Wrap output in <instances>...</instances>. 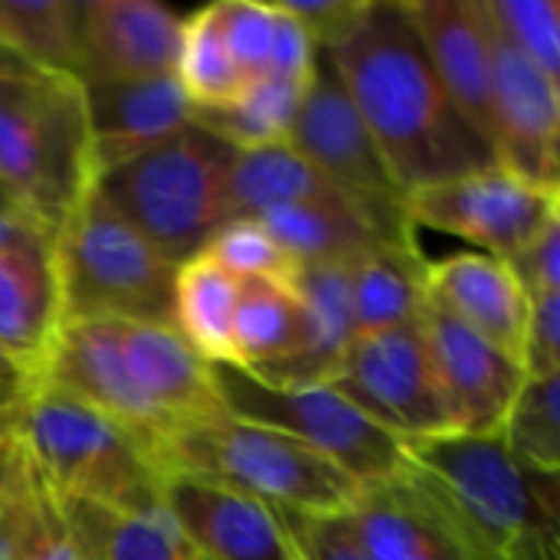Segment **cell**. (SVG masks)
Wrapping results in <instances>:
<instances>
[{
  "label": "cell",
  "mask_w": 560,
  "mask_h": 560,
  "mask_svg": "<svg viewBox=\"0 0 560 560\" xmlns=\"http://www.w3.org/2000/svg\"><path fill=\"white\" fill-rule=\"evenodd\" d=\"M377 141L394 184L417 187L492 167V148L453 108L407 0H364L322 49Z\"/></svg>",
  "instance_id": "6da1fadb"
},
{
  "label": "cell",
  "mask_w": 560,
  "mask_h": 560,
  "mask_svg": "<svg viewBox=\"0 0 560 560\" xmlns=\"http://www.w3.org/2000/svg\"><path fill=\"white\" fill-rule=\"evenodd\" d=\"M407 463L486 560H558L560 476L518 463L499 433L417 440Z\"/></svg>",
  "instance_id": "7a4b0ae2"
},
{
  "label": "cell",
  "mask_w": 560,
  "mask_h": 560,
  "mask_svg": "<svg viewBox=\"0 0 560 560\" xmlns=\"http://www.w3.org/2000/svg\"><path fill=\"white\" fill-rule=\"evenodd\" d=\"M62 325H174L177 266L89 190L52 233Z\"/></svg>",
  "instance_id": "3957f363"
},
{
  "label": "cell",
  "mask_w": 560,
  "mask_h": 560,
  "mask_svg": "<svg viewBox=\"0 0 560 560\" xmlns=\"http://www.w3.org/2000/svg\"><path fill=\"white\" fill-rule=\"evenodd\" d=\"M16 440L46 492L121 512L164 509V469L118 423L82 400L33 384L16 410Z\"/></svg>",
  "instance_id": "277c9868"
},
{
  "label": "cell",
  "mask_w": 560,
  "mask_h": 560,
  "mask_svg": "<svg viewBox=\"0 0 560 560\" xmlns=\"http://www.w3.org/2000/svg\"><path fill=\"white\" fill-rule=\"evenodd\" d=\"M233 148L200 125L95 177L92 190L174 266L197 256L226 223Z\"/></svg>",
  "instance_id": "5b68a950"
},
{
  "label": "cell",
  "mask_w": 560,
  "mask_h": 560,
  "mask_svg": "<svg viewBox=\"0 0 560 560\" xmlns=\"http://www.w3.org/2000/svg\"><path fill=\"white\" fill-rule=\"evenodd\" d=\"M92 180L79 79L26 72L7 85L0 92V190L56 233Z\"/></svg>",
  "instance_id": "8992f818"
},
{
  "label": "cell",
  "mask_w": 560,
  "mask_h": 560,
  "mask_svg": "<svg viewBox=\"0 0 560 560\" xmlns=\"http://www.w3.org/2000/svg\"><path fill=\"white\" fill-rule=\"evenodd\" d=\"M158 466L289 512H345L361 489L299 440L230 413L171 433L158 446Z\"/></svg>",
  "instance_id": "52a82bcc"
},
{
  "label": "cell",
  "mask_w": 560,
  "mask_h": 560,
  "mask_svg": "<svg viewBox=\"0 0 560 560\" xmlns=\"http://www.w3.org/2000/svg\"><path fill=\"white\" fill-rule=\"evenodd\" d=\"M213 377L230 417L299 440L358 486H374L407 469V446L368 420L328 381L266 384L236 364H213Z\"/></svg>",
  "instance_id": "ba28073f"
},
{
  "label": "cell",
  "mask_w": 560,
  "mask_h": 560,
  "mask_svg": "<svg viewBox=\"0 0 560 560\" xmlns=\"http://www.w3.org/2000/svg\"><path fill=\"white\" fill-rule=\"evenodd\" d=\"M328 384L404 446L456 433L420 318L358 335Z\"/></svg>",
  "instance_id": "9c48e42d"
},
{
  "label": "cell",
  "mask_w": 560,
  "mask_h": 560,
  "mask_svg": "<svg viewBox=\"0 0 560 560\" xmlns=\"http://www.w3.org/2000/svg\"><path fill=\"white\" fill-rule=\"evenodd\" d=\"M404 213L417 226L459 236L476 253L509 259L560 220V190L535 187L492 164L404 194Z\"/></svg>",
  "instance_id": "30bf717a"
},
{
  "label": "cell",
  "mask_w": 560,
  "mask_h": 560,
  "mask_svg": "<svg viewBox=\"0 0 560 560\" xmlns=\"http://www.w3.org/2000/svg\"><path fill=\"white\" fill-rule=\"evenodd\" d=\"M289 144L348 197L377 207H404V190L394 184L377 141L371 138L338 69L322 49L299 98Z\"/></svg>",
  "instance_id": "8fae6325"
},
{
  "label": "cell",
  "mask_w": 560,
  "mask_h": 560,
  "mask_svg": "<svg viewBox=\"0 0 560 560\" xmlns=\"http://www.w3.org/2000/svg\"><path fill=\"white\" fill-rule=\"evenodd\" d=\"M489 144L499 167L535 187L560 190V82L499 33Z\"/></svg>",
  "instance_id": "7c38bea8"
},
{
  "label": "cell",
  "mask_w": 560,
  "mask_h": 560,
  "mask_svg": "<svg viewBox=\"0 0 560 560\" xmlns=\"http://www.w3.org/2000/svg\"><path fill=\"white\" fill-rule=\"evenodd\" d=\"M62 328L52 230L30 217L0 220V351L33 381Z\"/></svg>",
  "instance_id": "4fadbf2b"
},
{
  "label": "cell",
  "mask_w": 560,
  "mask_h": 560,
  "mask_svg": "<svg viewBox=\"0 0 560 560\" xmlns=\"http://www.w3.org/2000/svg\"><path fill=\"white\" fill-rule=\"evenodd\" d=\"M420 328L427 335L456 433H499L515 394L525 384L522 364L486 338H479L476 331H469L466 325H459L433 302L423 305Z\"/></svg>",
  "instance_id": "5bb4252c"
},
{
  "label": "cell",
  "mask_w": 560,
  "mask_h": 560,
  "mask_svg": "<svg viewBox=\"0 0 560 560\" xmlns=\"http://www.w3.org/2000/svg\"><path fill=\"white\" fill-rule=\"evenodd\" d=\"M164 509L190 560H295L279 512L236 489L194 476H167Z\"/></svg>",
  "instance_id": "9a60e30c"
},
{
  "label": "cell",
  "mask_w": 560,
  "mask_h": 560,
  "mask_svg": "<svg viewBox=\"0 0 560 560\" xmlns=\"http://www.w3.org/2000/svg\"><path fill=\"white\" fill-rule=\"evenodd\" d=\"M79 85L85 98L92 177L148 154L194 118V105L177 75L85 79Z\"/></svg>",
  "instance_id": "2e32d148"
},
{
  "label": "cell",
  "mask_w": 560,
  "mask_h": 560,
  "mask_svg": "<svg viewBox=\"0 0 560 560\" xmlns=\"http://www.w3.org/2000/svg\"><path fill=\"white\" fill-rule=\"evenodd\" d=\"M348 515L371 560H486L410 469L361 486Z\"/></svg>",
  "instance_id": "e0dca14e"
},
{
  "label": "cell",
  "mask_w": 560,
  "mask_h": 560,
  "mask_svg": "<svg viewBox=\"0 0 560 560\" xmlns=\"http://www.w3.org/2000/svg\"><path fill=\"white\" fill-rule=\"evenodd\" d=\"M407 7L453 108L489 144L495 30L486 0H407Z\"/></svg>",
  "instance_id": "ac0fdd59"
},
{
  "label": "cell",
  "mask_w": 560,
  "mask_h": 560,
  "mask_svg": "<svg viewBox=\"0 0 560 560\" xmlns=\"http://www.w3.org/2000/svg\"><path fill=\"white\" fill-rule=\"evenodd\" d=\"M259 223L299 269L358 262L381 246L417 240L404 207H377L348 194L279 207L262 213Z\"/></svg>",
  "instance_id": "d6986e66"
},
{
  "label": "cell",
  "mask_w": 560,
  "mask_h": 560,
  "mask_svg": "<svg viewBox=\"0 0 560 560\" xmlns=\"http://www.w3.org/2000/svg\"><path fill=\"white\" fill-rule=\"evenodd\" d=\"M184 20L154 0H82L79 82L177 75Z\"/></svg>",
  "instance_id": "ffe728a7"
},
{
  "label": "cell",
  "mask_w": 560,
  "mask_h": 560,
  "mask_svg": "<svg viewBox=\"0 0 560 560\" xmlns=\"http://www.w3.org/2000/svg\"><path fill=\"white\" fill-rule=\"evenodd\" d=\"M115 338L138 394L161 420L167 436L226 413L213 364L197 354L177 328L115 325Z\"/></svg>",
  "instance_id": "44dd1931"
},
{
  "label": "cell",
  "mask_w": 560,
  "mask_h": 560,
  "mask_svg": "<svg viewBox=\"0 0 560 560\" xmlns=\"http://www.w3.org/2000/svg\"><path fill=\"white\" fill-rule=\"evenodd\" d=\"M427 302L522 364L528 299L502 259L472 249L430 262Z\"/></svg>",
  "instance_id": "7402d4cb"
},
{
  "label": "cell",
  "mask_w": 560,
  "mask_h": 560,
  "mask_svg": "<svg viewBox=\"0 0 560 560\" xmlns=\"http://www.w3.org/2000/svg\"><path fill=\"white\" fill-rule=\"evenodd\" d=\"M213 7L246 89L269 79L308 85L318 49L279 3L223 0Z\"/></svg>",
  "instance_id": "603a6c76"
},
{
  "label": "cell",
  "mask_w": 560,
  "mask_h": 560,
  "mask_svg": "<svg viewBox=\"0 0 560 560\" xmlns=\"http://www.w3.org/2000/svg\"><path fill=\"white\" fill-rule=\"evenodd\" d=\"M351 266L354 262L302 266L295 272L292 285L308 318L305 345L285 364L253 377L266 384H322L335 374L351 341L358 338L351 318Z\"/></svg>",
  "instance_id": "cb8c5ba5"
},
{
  "label": "cell",
  "mask_w": 560,
  "mask_h": 560,
  "mask_svg": "<svg viewBox=\"0 0 560 560\" xmlns=\"http://www.w3.org/2000/svg\"><path fill=\"white\" fill-rule=\"evenodd\" d=\"M46 495L79 560H190L167 509L138 515L75 495Z\"/></svg>",
  "instance_id": "d4e9b609"
},
{
  "label": "cell",
  "mask_w": 560,
  "mask_h": 560,
  "mask_svg": "<svg viewBox=\"0 0 560 560\" xmlns=\"http://www.w3.org/2000/svg\"><path fill=\"white\" fill-rule=\"evenodd\" d=\"M430 259L417 240L390 243L351 266V318L358 335H377L420 318Z\"/></svg>",
  "instance_id": "484cf974"
},
{
  "label": "cell",
  "mask_w": 560,
  "mask_h": 560,
  "mask_svg": "<svg viewBox=\"0 0 560 560\" xmlns=\"http://www.w3.org/2000/svg\"><path fill=\"white\" fill-rule=\"evenodd\" d=\"M308 318L292 282L243 279L233 312V364L266 374L305 345Z\"/></svg>",
  "instance_id": "4316f807"
},
{
  "label": "cell",
  "mask_w": 560,
  "mask_h": 560,
  "mask_svg": "<svg viewBox=\"0 0 560 560\" xmlns=\"http://www.w3.org/2000/svg\"><path fill=\"white\" fill-rule=\"evenodd\" d=\"M338 190L289 141L236 151L226 174V220H259L269 210L322 200Z\"/></svg>",
  "instance_id": "83f0119b"
},
{
  "label": "cell",
  "mask_w": 560,
  "mask_h": 560,
  "mask_svg": "<svg viewBox=\"0 0 560 560\" xmlns=\"http://www.w3.org/2000/svg\"><path fill=\"white\" fill-rule=\"evenodd\" d=\"M0 46L33 72L82 75V0H0Z\"/></svg>",
  "instance_id": "f1b7e54d"
},
{
  "label": "cell",
  "mask_w": 560,
  "mask_h": 560,
  "mask_svg": "<svg viewBox=\"0 0 560 560\" xmlns=\"http://www.w3.org/2000/svg\"><path fill=\"white\" fill-rule=\"evenodd\" d=\"M240 279H233L207 253L177 266L174 325L210 364H233V312Z\"/></svg>",
  "instance_id": "f546056e"
},
{
  "label": "cell",
  "mask_w": 560,
  "mask_h": 560,
  "mask_svg": "<svg viewBox=\"0 0 560 560\" xmlns=\"http://www.w3.org/2000/svg\"><path fill=\"white\" fill-rule=\"evenodd\" d=\"M305 85L292 82H259L249 85L236 102L223 108H194V125L210 131L213 138L226 141L233 151L266 148L289 141V128L299 108Z\"/></svg>",
  "instance_id": "4dcf8cb0"
},
{
  "label": "cell",
  "mask_w": 560,
  "mask_h": 560,
  "mask_svg": "<svg viewBox=\"0 0 560 560\" xmlns=\"http://www.w3.org/2000/svg\"><path fill=\"white\" fill-rule=\"evenodd\" d=\"M177 82L194 108H223L246 92V82L230 56L213 3L184 20Z\"/></svg>",
  "instance_id": "1f68e13d"
},
{
  "label": "cell",
  "mask_w": 560,
  "mask_h": 560,
  "mask_svg": "<svg viewBox=\"0 0 560 560\" xmlns=\"http://www.w3.org/2000/svg\"><path fill=\"white\" fill-rule=\"evenodd\" d=\"M499 440L528 469L560 476V374H525V384L505 413Z\"/></svg>",
  "instance_id": "d6a6232c"
},
{
  "label": "cell",
  "mask_w": 560,
  "mask_h": 560,
  "mask_svg": "<svg viewBox=\"0 0 560 560\" xmlns=\"http://www.w3.org/2000/svg\"><path fill=\"white\" fill-rule=\"evenodd\" d=\"M486 13L509 46L560 82L558 0H486Z\"/></svg>",
  "instance_id": "836d02e7"
},
{
  "label": "cell",
  "mask_w": 560,
  "mask_h": 560,
  "mask_svg": "<svg viewBox=\"0 0 560 560\" xmlns=\"http://www.w3.org/2000/svg\"><path fill=\"white\" fill-rule=\"evenodd\" d=\"M200 253L217 259L240 282L243 279L292 282L299 272V266L285 256V249L272 240V233L259 220H226Z\"/></svg>",
  "instance_id": "e575fe53"
},
{
  "label": "cell",
  "mask_w": 560,
  "mask_h": 560,
  "mask_svg": "<svg viewBox=\"0 0 560 560\" xmlns=\"http://www.w3.org/2000/svg\"><path fill=\"white\" fill-rule=\"evenodd\" d=\"M292 541L295 560H371L358 528L345 512H289L276 509Z\"/></svg>",
  "instance_id": "d590c367"
},
{
  "label": "cell",
  "mask_w": 560,
  "mask_h": 560,
  "mask_svg": "<svg viewBox=\"0 0 560 560\" xmlns=\"http://www.w3.org/2000/svg\"><path fill=\"white\" fill-rule=\"evenodd\" d=\"M505 266L512 269L528 302L560 292V220L538 233L528 246H522L515 256H509Z\"/></svg>",
  "instance_id": "8d00e7d4"
},
{
  "label": "cell",
  "mask_w": 560,
  "mask_h": 560,
  "mask_svg": "<svg viewBox=\"0 0 560 560\" xmlns=\"http://www.w3.org/2000/svg\"><path fill=\"white\" fill-rule=\"evenodd\" d=\"M522 371L528 377L560 374V292L528 302Z\"/></svg>",
  "instance_id": "74e56055"
},
{
  "label": "cell",
  "mask_w": 560,
  "mask_h": 560,
  "mask_svg": "<svg viewBox=\"0 0 560 560\" xmlns=\"http://www.w3.org/2000/svg\"><path fill=\"white\" fill-rule=\"evenodd\" d=\"M364 0H285L279 3L315 43V49H325L328 43H335L348 23L358 16Z\"/></svg>",
  "instance_id": "f35d334b"
},
{
  "label": "cell",
  "mask_w": 560,
  "mask_h": 560,
  "mask_svg": "<svg viewBox=\"0 0 560 560\" xmlns=\"http://www.w3.org/2000/svg\"><path fill=\"white\" fill-rule=\"evenodd\" d=\"M16 560H79V555L72 551V545L66 538V532H62V525H59V518H56V512H52V502H49L46 489L39 492L33 522L26 528V538L20 545Z\"/></svg>",
  "instance_id": "ab89813d"
},
{
  "label": "cell",
  "mask_w": 560,
  "mask_h": 560,
  "mask_svg": "<svg viewBox=\"0 0 560 560\" xmlns=\"http://www.w3.org/2000/svg\"><path fill=\"white\" fill-rule=\"evenodd\" d=\"M39 492H43L39 479H33L26 489L0 495V560H16L20 555V545L26 538V528H30L36 502H39Z\"/></svg>",
  "instance_id": "60d3db41"
},
{
  "label": "cell",
  "mask_w": 560,
  "mask_h": 560,
  "mask_svg": "<svg viewBox=\"0 0 560 560\" xmlns=\"http://www.w3.org/2000/svg\"><path fill=\"white\" fill-rule=\"evenodd\" d=\"M33 466L16 440V430H0V495L26 489L33 482Z\"/></svg>",
  "instance_id": "b9f144b4"
},
{
  "label": "cell",
  "mask_w": 560,
  "mask_h": 560,
  "mask_svg": "<svg viewBox=\"0 0 560 560\" xmlns=\"http://www.w3.org/2000/svg\"><path fill=\"white\" fill-rule=\"evenodd\" d=\"M30 387H7L0 384V430H16V410Z\"/></svg>",
  "instance_id": "7bdbcfd3"
},
{
  "label": "cell",
  "mask_w": 560,
  "mask_h": 560,
  "mask_svg": "<svg viewBox=\"0 0 560 560\" xmlns=\"http://www.w3.org/2000/svg\"><path fill=\"white\" fill-rule=\"evenodd\" d=\"M0 384H7V387H33V374L23 364H16L7 351H0Z\"/></svg>",
  "instance_id": "ee69618b"
},
{
  "label": "cell",
  "mask_w": 560,
  "mask_h": 560,
  "mask_svg": "<svg viewBox=\"0 0 560 560\" xmlns=\"http://www.w3.org/2000/svg\"><path fill=\"white\" fill-rule=\"evenodd\" d=\"M26 72H33V69H26L20 59H13V56L0 46V92H3L7 85H13L20 75H26Z\"/></svg>",
  "instance_id": "f6af8a7d"
},
{
  "label": "cell",
  "mask_w": 560,
  "mask_h": 560,
  "mask_svg": "<svg viewBox=\"0 0 560 560\" xmlns=\"http://www.w3.org/2000/svg\"><path fill=\"white\" fill-rule=\"evenodd\" d=\"M20 213H23V210L0 190V220H3V217H20ZM23 217H26V213H23Z\"/></svg>",
  "instance_id": "bcb514c9"
}]
</instances>
